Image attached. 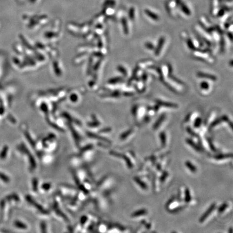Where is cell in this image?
<instances>
[{"instance_id": "obj_25", "label": "cell", "mask_w": 233, "mask_h": 233, "mask_svg": "<svg viewBox=\"0 0 233 233\" xmlns=\"http://www.w3.org/2000/svg\"><path fill=\"white\" fill-rule=\"evenodd\" d=\"M219 44L220 45V52H223L224 49H225V46H226V41H225L224 39H223V37L221 36Z\"/></svg>"}, {"instance_id": "obj_16", "label": "cell", "mask_w": 233, "mask_h": 233, "mask_svg": "<svg viewBox=\"0 0 233 233\" xmlns=\"http://www.w3.org/2000/svg\"><path fill=\"white\" fill-rule=\"evenodd\" d=\"M185 166L188 168V169L189 171L193 173H195L197 171V167L195 165H194L192 162L189 161V160H187L186 162H185L184 163Z\"/></svg>"}, {"instance_id": "obj_28", "label": "cell", "mask_w": 233, "mask_h": 233, "mask_svg": "<svg viewBox=\"0 0 233 233\" xmlns=\"http://www.w3.org/2000/svg\"><path fill=\"white\" fill-rule=\"evenodd\" d=\"M129 18L131 20H134L135 19V9L134 8H131L129 10Z\"/></svg>"}, {"instance_id": "obj_9", "label": "cell", "mask_w": 233, "mask_h": 233, "mask_svg": "<svg viewBox=\"0 0 233 233\" xmlns=\"http://www.w3.org/2000/svg\"><path fill=\"white\" fill-rule=\"evenodd\" d=\"M155 103L157 104H158L160 107H164L169 109H177L178 108V105L176 103H173L169 101H166L164 100H156L155 101Z\"/></svg>"}, {"instance_id": "obj_1", "label": "cell", "mask_w": 233, "mask_h": 233, "mask_svg": "<svg viewBox=\"0 0 233 233\" xmlns=\"http://www.w3.org/2000/svg\"><path fill=\"white\" fill-rule=\"evenodd\" d=\"M162 83L169 90L175 94L181 93L184 89V83L172 74H169Z\"/></svg>"}, {"instance_id": "obj_4", "label": "cell", "mask_w": 233, "mask_h": 233, "mask_svg": "<svg viewBox=\"0 0 233 233\" xmlns=\"http://www.w3.org/2000/svg\"><path fill=\"white\" fill-rule=\"evenodd\" d=\"M145 110V108L142 105H135L133 107L132 113L135 119H137L144 114Z\"/></svg>"}, {"instance_id": "obj_6", "label": "cell", "mask_w": 233, "mask_h": 233, "mask_svg": "<svg viewBox=\"0 0 233 233\" xmlns=\"http://www.w3.org/2000/svg\"><path fill=\"white\" fill-rule=\"evenodd\" d=\"M134 88L136 91L139 92V93H143L145 91L146 89V84L142 82L140 79V78H136V81L133 83Z\"/></svg>"}, {"instance_id": "obj_21", "label": "cell", "mask_w": 233, "mask_h": 233, "mask_svg": "<svg viewBox=\"0 0 233 233\" xmlns=\"http://www.w3.org/2000/svg\"><path fill=\"white\" fill-rule=\"evenodd\" d=\"M159 137L160 138V141L162 143V146L165 147L167 143V137L165 132H162L159 134Z\"/></svg>"}, {"instance_id": "obj_34", "label": "cell", "mask_w": 233, "mask_h": 233, "mask_svg": "<svg viewBox=\"0 0 233 233\" xmlns=\"http://www.w3.org/2000/svg\"><path fill=\"white\" fill-rule=\"evenodd\" d=\"M227 37L229 38L230 40V41L231 42H232V40H233V35H232V32H231V31H229V32H227Z\"/></svg>"}, {"instance_id": "obj_11", "label": "cell", "mask_w": 233, "mask_h": 233, "mask_svg": "<svg viewBox=\"0 0 233 233\" xmlns=\"http://www.w3.org/2000/svg\"><path fill=\"white\" fill-rule=\"evenodd\" d=\"M146 70L147 71V73L149 74H151L153 76L157 78H158L159 79L160 78V69L159 67L155 66L154 65L149 66V68L146 69Z\"/></svg>"}, {"instance_id": "obj_14", "label": "cell", "mask_w": 233, "mask_h": 233, "mask_svg": "<svg viewBox=\"0 0 233 233\" xmlns=\"http://www.w3.org/2000/svg\"><path fill=\"white\" fill-rule=\"evenodd\" d=\"M147 214V210L145 208H142L139 210H136L135 212H134L132 214L131 217H134V218H136V217H139L145 215Z\"/></svg>"}, {"instance_id": "obj_27", "label": "cell", "mask_w": 233, "mask_h": 233, "mask_svg": "<svg viewBox=\"0 0 233 233\" xmlns=\"http://www.w3.org/2000/svg\"><path fill=\"white\" fill-rule=\"evenodd\" d=\"M145 47L149 50H154L155 46L152 42H147L145 43Z\"/></svg>"}, {"instance_id": "obj_37", "label": "cell", "mask_w": 233, "mask_h": 233, "mask_svg": "<svg viewBox=\"0 0 233 233\" xmlns=\"http://www.w3.org/2000/svg\"><path fill=\"white\" fill-rule=\"evenodd\" d=\"M222 1V0H219V2L220 3H221Z\"/></svg>"}, {"instance_id": "obj_29", "label": "cell", "mask_w": 233, "mask_h": 233, "mask_svg": "<svg viewBox=\"0 0 233 233\" xmlns=\"http://www.w3.org/2000/svg\"><path fill=\"white\" fill-rule=\"evenodd\" d=\"M123 26H124V32L126 34H127L129 33V28H128V26H127V21L126 19H124L123 20Z\"/></svg>"}, {"instance_id": "obj_31", "label": "cell", "mask_w": 233, "mask_h": 233, "mask_svg": "<svg viewBox=\"0 0 233 233\" xmlns=\"http://www.w3.org/2000/svg\"><path fill=\"white\" fill-rule=\"evenodd\" d=\"M187 131L188 133H189V134H191L192 136H194V137H197V133L195 132L194 131L191 129V127H188L187 128Z\"/></svg>"}, {"instance_id": "obj_35", "label": "cell", "mask_w": 233, "mask_h": 233, "mask_svg": "<svg viewBox=\"0 0 233 233\" xmlns=\"http://www.w3.org/2000/svg\"><path fill=\"white\" fill-rule=\"evenodd\" d=\"M167 176H168V173H167V172H165V173H164L162 175V177L160 178L161 180L162 181H165L166 178V177H167Z\"/></svg>"}, {"instance_id": "obj_2", "label": "cell", "mask_w": 233, "mask_h": 233, "mask_svg": "<svg viewBox=\"0 0 233 233\" xmlns=\"http://www.w3.org/2000/svg\"><path fill=\"white\" fill-rule=\"evenodd\" d=\"M192 55L194 58L208 64H212L215 61V58L212 55L209 48L202 50L199 49H196L193 51Z\"/></svg>"}, {"instance_id": "obj_24", "label": "cell", "mask_w": 233, "mask_h": 233, "mask_svg": "<svg viewBox=\"0 0 233 233\" xmlns=\"http://www.w3.org/2000/svg\"><path fill=\"white\" fill-rule=\"evenodd\" d=\"M200 87L202 90L207 91L209 89L210 85L209 84V83H208L206 81H203L200 84Z\"/></svg>"}, {"instance_id": "obj_32", "label": "cell", "mask_w": 233, "mask_h": 233, "mask_svg": "<svg viewBox=\"0 0 233 233\" xmlns=\"http://www.w3.org/2000/svg\"><path fill=\"white\" fill-rule=\"evenodd\" d=\"M0 179L4 181V182H8V181H9V179H8V178L6 177V175L4 174L3 173H2L1 172H0Z\"/></svg>"}, {"instance_id": "obj_18", "label": "cell", "mask_w": 233, "mask_h": 233, "mask_svg": "<svg viewBox=\"0 0 233 233\" xmlns=\"http://www.w3.org/2000/svg\"><path fill=\"white\" fill-rule=\"evenodd\" d=\"M233 154L232 153H227V154H219L218 155H216L214 158L217 160H222L225 159H228L230 158H232Z\"/></svg>"}, {"instance_id": "obj_7", "label": "cell", "mask_w": 233, "mask_h": 233, "mask_svg": "<svg viewBox=\"0 0 233 233\" xmlns=\"http://www.w3.org/2000/svg\"><path fill=\"white\" fill-rule=\"evenodd\" d=\"M165 42H166V38L164 36H162L159 39L158 44L155 47V49L154 50V55L157 57L159 56V55L161 54V52L163 49V47L165 45Z\"/></svg>"}, {"instance_id": "obj_30", "label": "cell", "mask_w": 233, "mask_h": 233, "mask_svg": "<svg viewBox=\"0 0 233 233\" xmlns=\"http://www.w3.org/2000/svg\"><path fill=\"white\" fill-rule=\"evenodd\" d=\"M132 132V129H129V130H128L127 131H126L125 132H124L123 133V134H122V138L123 139H125L128 136L131 135V133Z\"/></svg>"}, {"instance_id": "obj_12", "label": "cell", "mask_w": 233, "mask_h": 233, "mask_svg": "<svg viewBox=\"0 0 233 233\" xmlns=\"http://www.w3.org/2000/svg\"><path fill=\"white\" fill-rule=\"evenodd\" d=\"M166 113H162L160 116L158 118V119L156 120L155 123H154L153 129L154 130H157L158 129L160 126L162 125V124L164 122L166 118Z\"/></svg>"}, {"instance_id": "obj_10", "label": "cell", "mask_w": 233, "mask_h": 233, "mask_svg": "<svg viewBox=\"0 0 233 233\" xmlns=\"http://www.w3.org/2000/svg\"><path fill=\"white\" fill-rule=\"evenodd\" d=\"M197 76L198 77L207 79L209 81H217V77L216 76H215L214 74H208V73L201 72V71L197 72Z\"/></svg>"}, {"instance_id": "obj_17", "label": "cell", "mask_w": 233, "mask_h": 233, "mask_svg": "<svg viewBox=\"0 0 233 233\" xmlns=\"http://www.w3.org/2000/svg\"><path fill=\"white\" fill-rule=\"evenodd\" d=\"M145 13L146 14L149 16L150 19L154 20V21H158L159 19V16L154 13H153L151 10L148 9H146L145 10Z\"/></svg>"}, {"instance_id": "obj_3", "label": "cell", "mask_w": 233, "mask_h": 233, "mask_svg": "<svg viewBox=\"0 0 233 233\" xmlns=\"http://www.w3.org/2000/svg\"><path fill=\"white\" fill-rule=\"evenodd\" d=\"M181 37L186 42L188 48L192 51L200 48V47L202 45V43L200 41L201 39H199V37L196 39L188 35V34L187 32H182Z\"/></svg>"}, {"instance_id": "obj_15", "label": "cell", "mask_w": 233, "mask_h": 233, "mask_svg": "<svg viewBox=\"0 0 233 233\" xmlns=\"http://www.w3.org/2000/svg\"><path fill=\"white\" fill-rule=\"evenodd\" d=\"M133 179L136 184H138L142 189L144 190H146L147 189V185L140 178L138 177H136L133 178Z\"/></svg>"}, {"instance_id": "obj_19", "label": "cell", "mask_w": 233, "mask_h": 233, "mask_svg": "<svg viewBox=\"0 0 233 233\" xmlns=\"http://www.w3.org/2000/svg\"><path fill=\"white\" fill-rule=\"evenodd\" d=\"M184 200L186 203H189L192 200L191 192L188 188H186L184 189Z\"/></svg>"}, {"instance_id": "obj_23", "label": "cell", "mask_w": 233, "mask_h": 233, "mask_svg": "<svg viewBox=\"0 0 233 233\" xmlns=\"http://www.w3.org/2000/svg\"><path fill=\"white\" fill-rule=\"evenodd\" d=\"M223 122V120L221 119V117L220 118H217L215 120L213 121V122H212L211 124H210V127L211 129H213L214 127H215L216 126L220 125V124Z\"/></svg>"}, {"instance_id": "obj_20", "label": "cell", "mask_w": 233, "mask_h": 233, "mask_svg": "<svg viewBox=\"0 0 233 233\" xmlns=\"http://www.w3.org/2000/svg\"><path fill=\"white\" fill-rule=\"evenodd\" d=\"M202 123H203V121H202V118H201L200 116H197L194 119L193 126L196 129L199 128L201 126Z\"/></svg>"}, {"instance_id": "obj_26", "label": "cell", "mask_w": 233, "mask_h": 233, "mask_svg": "<svg viewBox=\"0 0 233 233\" xmlns=\"http://www.w3.org/2000/svg\"><path fill=\"white\" fill-rule=\"evenodd\" d=\"M228 207V204L226 202L222 204L218 208V212L219 213H223V212L226 210L227 208Z\"/></svg>"}, {"instance_id": "obj_22", "label": "cell", "mask_w": 233, "mask_h": 233, "mask_svg": "<svg viewBox=\"0 0 233 233\" xmlns=\"http://www.w3.org/2000/svg\"><path fill=\"white\" fill-rule=\"evenodd\" d=\"M179 6L181 7V10L184 12V14H186V15H188V16L191 15V10L189 9V8H188L186 4H184V3L181 2Z\"/></svg>"}, {"instance_id": "obj_5", "label": "cell", "mask_w": 233, "mask_h": 233, "mask_svg": "<svg viewBox=\"0 0 233 233\" xmlns=\"http://www.w3.org/2000/svg\"><path fill=\"white\" fill-rule=\"evenodd\" d=\"M216 207H217V204H215V203H213V204H211L210 206H209V207L208 208L207 210L205 211V212L200 217L199 222L200 223L204 222L206 221V220L207 219V218L209 217L210 214L212 213V212L215 209Z\"/></svg>"}, {"instance_id": "obj_36", "label": "cell", "mask_w": 233, "mask_h": 233, "mask_svg": "<svg viewBox=\"0 0 233 233\" xmlns=\"http://www.w3.org/2000/svg\"><path fill=\"white\" fill-rule=\"evenodd\" d=\"M6 147H5V148H4L3 150H2V152H1V155H0L1 158H2V157H4V156H6Z\"/></svg>"}, {"instance_id": "obj_8", "label": "cell", "mask_w": 233, "mask_h": 233, "mask_svg": "<svg viewBox=\"0 0 233 233\" xmlns=\"http://www.w3.org/2000/svg\"><path fill=\"white\" fill-rule=\"evenodd\" d=\"M154 64V62L152 60L147 59V60L139 61L137 64L136 68L143 71L144 69H146L147 68H149V66L153 65Z\"/></svg>"}, {"instance_id": "obj_33", "label": "cell", "mask_w": 233, "mask_h": 233, "mask_svg": "<svg viewBox=\"0 0 233 233\" xmlns=\"http://www.w3.org/2000/svg\"><path fill=\"white\" fill-rule=\"evenodd\" d=\"M224 14H225V10L224 9H221L219 10V11L217 13V16L219 17H221L224 15Z\"/></svg>"}, {"instance_id": "obj_13", "label": "cell", "mask_w": 233, "mask_h": 233, "mask_svg": "<svg viewBox=\"0 0 233 233\" xmlns=\"http://www.w3.org/2000/svg\"><path fill=\"white\" fill-rule=\"evenodd\" d=\"M186 142L188 145L191 146L192 149H194L195 151H196L197 152H199V153L202 152V149L201 148L200 145L194 142L192 139L187 138L186 139Z\"/></svg>"}]
</instances>
